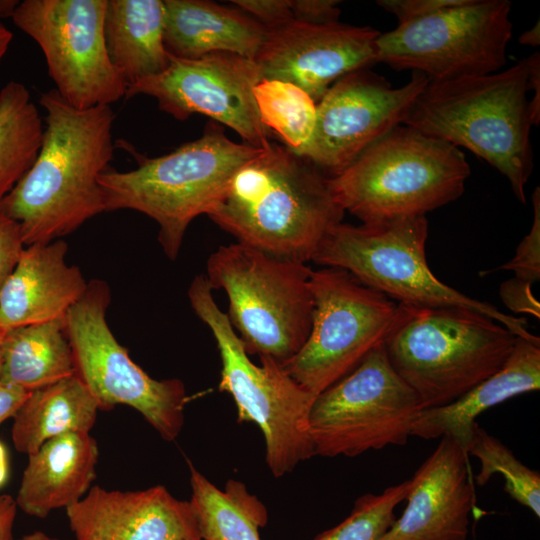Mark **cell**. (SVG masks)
<instances>
[{
	"label": "cell",
	"instance_id": "16",
	"mask_svg": "<svg viewBox=\"0 0 540 540\" xmlns=\"http://www.w3.org/2000/svg\"><path fill=\"white\" fill-rule=\"evenodd\" d=\"M261 80L256 62L236 54L215 52L197 59L170 55L162 73L129 86L125 99L153 97L160 110L178 120L206 115L233 129L243 143L262 148L272 134L260 120L254 97Z\"/></svg>",
	"mask_w": 540,
	"mask_h": 540
},
{
	"label": "cell",
	"instance_id": "43",
	"mask_svg": "<svg viewBox=\"0 0 540 540\" xmlns=\"http://www.w3.org/2000/svg\"><path fill=\"white\" fill-rule=\"evenodd\" d=\"M12 39V32L0 22V61L6 54Z\"/></svg>",
	"mask_w": 540,
	"mask_h": 540
},
{
	"label": "cell",
	"instance_id": "32",
	"mask_svg": "<svg viewBox=\"0 0 540 540\" xmlns=\"http://www.w3.org/2000/svg\"><path fill=\"white\" fill-rule=\"evenodd\" d=\"M533 224L530 232L520 242L515 256L498 269L514 272V279L532 285L540 278V189L532 195Z\"/></svg>",
	"mask_w": 540,
	"mask_h": 540
},
{
	"label": "cell",
	"instance_id": "27",
	"mask_svg": "<svg viewBox=\"0 0 540 540\" xmlns=\"http://www.w3.org/2000/svg\"><path fill=\"white\" fill-rule=\"evenodd\" d=\"M188 463L189 502L202 540H261L259 529L268 521L265 506L242 483L229 480L222 491Z\"/></svg>",
	"mask_w": 540,
	"mask_h": 540
},
{
	"label": "cell",
	"instance_id": "40",
	"mask_svg": "<svg viewBox=\"0 0 540 540\" xmlns=\"http://www.w3.org/2000/svg\"><path fill=\"white\" fill-rule=\"evenodd\" d=\"M17 508L15 498L8 494L0 496V540H15L14 523Z\"/></svg>",
	"mask_w": 540,
	"mask_h": 540
},
{
	"label": "cell",
	"instance_id": "25",
	"mask_svg": "<svg viewBox=\"0 0 540 540\" xmlns=\"http://www.w3.org/2000/svg\"><path fill=\"white\" fill-rule=\"evenodd\" d=\"M98 410L96 399L76 373L31 391L13 416V445L28 456L57 436L89 433Z\"/></svg>",
	"mask_w": 540,
	"mask_h": 540
},
{
	"label": "cell",
	"instance_id": "11",
	"mask_svg": "<svg viewBox=\"0 0 540 540\" xmlns=\"http://www.w3.org/2000/svg\"><path fill=\"white\" fill-rule=\"evenodd\" d=\"M309 286L311 331L298 353L282 367L317 396L385 342L399 305L340 268L312 270Z\"/></svg>",
	"mask_w": 540,
	"mask_h": 540
},
{
	"label": "cell",
	"instance_id": "24",
	"mask_svg": "<svg viewBox=\"0 0 540 540\" xmlns=\"http://www.w3.org/2000/svg\"><path fill=\"white\" fill-rule=\"evenodd\" d=\"M163 27V0H107L105 47L127 88L168 67Z\"/></svg>",
	"mask_w": 540,
	"mask_h": 540
},
{
	"label": "cell",
	"instance_id": "19",
	"mask_svg": "<svg viewBox=\"0 0 540 540\" xmlns=\"http://www.w3.org/2000/svg\"><path fill=\"white\" fill-rule=\"evenodd\" d=\"M467 455L442 437L410 479L402 515L380 540H466L474 507Z\"/></svg>",
	"mask_w": 540,
	"mask_h": 540
},
{
	"label": "cell",
	"instance_id": "41",
	"mask_svg": "<svg viewBox=\"0 0 540 540\" xmlns=\"http://www.w3.org/2000/svg\"><path fill=\"white\" fill-rule=\"evenodd\" d=\"M518 41L520 42V44H523V45H528L532 47L539 46L540 44L539 21H537V23L532 28L522 33Z\"/></svg>",
	"mask_w": 540,
	"mask_h": 540
},
{
	"label": "cell",
	"instance_id": "34",
	"mask_svg": "<svg viewBox=\"0 0 540 540\" xmlns=\"http://www.w3.org/2000/svg\"><path fill=\"white\" fill-rule=\"evenodd\" d=\"M231 3L266 28L279 26L293 19L289 0H233Z\"/></svg>",
	"mask_w": 540,
	"mask_h": 540
},
{
	"label": "cell",
	"instance_id": "9",
	"mask_svg": "<svg viewBox=\"0 0 540 540\" xmlns=\"http://www.w3.org/2000/svg\"><path fill=\"white\" fill-rule=\"evenodd\" d=\"M212 291L205 275L200 274L190 283L188 298L216 341L221 359L219 390L232 396L239 423L259 426L266 464L275 477H282L314 456L309 414L316 395L299 385L273 358L262 356L260 365L253 363Z\"/></svg>",
	"mask_w": 540,
	"mask_h": 540
},
{
	"label": "cell",
	"instance_id": "35",
	"mask_svg": "<svg viewBox=\"0 0 540 540\" xmlns=\"http://www.w3.org/2000/svg\"><path fill=\"white\" fill-rule=\"evenodd\" d=\"M463 0H379L377 4L394 14L398 23H406L457 5Z\"/></svg>",
	"mask_w": 540,
	"mask_h": 540
},
{
	"label": "cell",
	"instance_id": "5",
	"mask_svg": "<svg viewBox=\"0 0 540 540\" xmlns=\"http://www.w3.org/2000/svg\"><path fill=\"white\" fill-rule=\"evenodd\" d=\"M260 149L230 140L222 125L209 122L201 137L168 154L136 155L137 168L102 173L105 212L129 209L153 219L163 252L174 261L190 223L207 215L236 171Z\"/></svg>",
	"mask_w": 540,
	"mask_h": 540
},
{
	"label": "cell",
	"instance_id": "29",
	"mask_svg": "<svg viewBox=\"0 0 540 540\" xmlns=\"http://www.w3.org/2000/svg\"><path fill=\"white\" fill-rule=\"evenodd\" d=\"M254 97L263 125L299 155L314 130L316 103L298 86L279 80L262 79Z\"/></svg>",
	"mask_w": 540,
	"mask_h": 540
},
{
	"label": "cell",
	"instance_id": "8",
	"mask_svg": "<svg viewBox=\"0 0 540 540\" xmlns=\"http://www.w3.org/2000/svg\"><path fill=\"white\" fill-rule=\"evenodd\" d=\"M425 216L352 225L340 222L325 235L312 262L346 270L393 301L412 306L472 309L504 325L517 337L534 339L527 320L466 296L440 281L429 268Z\"/></svg>",
	"mask_w": 540,
	"mask_h": 540
},
{
	"label": "cell",
	"instance_id": "46",
	"mask_svg": "<svg viewBox=\"0 0 540 540\" xmlns=\"http://www.w3.org/2000/svg\"><path fill=\"white\" fill-rule=\"evenodd\" d=\"M2 341H3V333L0 331V375H1V368H2Z\"/></svg>",
	"mask_w": 540,
	"mask_h": 540
},
{
	"label": "cell",
	"instance_id": "2",
	"mask_svg": "<svg viewBox=\"0 0 540 540\" xmlns=\"http://www.w3.org/2000/svg\"><path fill=\"white\" fill-rule=\"evenodd\" d=\"M344 214L328 177L270 141L236 171L207 216L239 243L307 263Z\"/></svg>",
	"mask_w": 540,
	"mask_h": 540
},
{
	"label": "cell",
	"instance_id": "33",
	"mask_svg": "<svg viewBox=\"0 0 540 540\" xmlns=\"http://www.w3.org/2000/svg\"><path fill=\"white\" fill-rule=\"evenodd\" d=\"M26 247L20 225L0 208V288Z\"/></svg>",
	"mask_w": 540,
	"mask_h": 540
},
{
	"label": "cell",
	"instance_id": "22",
	"mask_svg": "<svg viewBox=\"0 0 540 540\" xmlns=\"http://www.w3.org/2000/svg\"><path fill=\"white\" fill-rule=\"evenodd\" d=\"M99 449L86 432L66 433L28 455L15 498L25 514L40 519L80 501L96 477Z\"/></svg>",
	"mask_w": 540,
	"mask_h": 540
},
{
	"label": "cell",
	"instance_id": "31",
	"mask_svg": "<svg viewBox=\"0 0 540 540\" xmlns=\"http://www.w3.org/2000/svg\"><path fill=\"white\" fill-rule=\"evenodd\" d=\"M409 487L410 479L380 494L358 497L348 517L314 540H380L396 520L395 508L406 499Z\"/></svg>",
	"mask_w": 540,
	"mask_h": 540
},
{
	"label": "cell",
	"instance_id": "36",
	"mask_svg": "<svg viewBox=\"0 0 540 540\" xmlns=\"http://www.w3.org/2000/svg\"><path fill=\"white\" fill-rule=\"evenodd\" d=\"M293 19L309 24L337 22L341 3L337 0H289Z\"/></svg>",
	"mask_w": 540,
	"mask_h": 540
},
{
	"label": "cell",
	"instance_id": "45",
	"mask_svg": "<svg viewBox=\"0 0 540 540\" xmlns=\"http://www.w3.org/2000/svg\"><path fill=\"white\" fill-rule=\"evenodd\" d=\"M17 540H63L56 537H52L42 531H34L28 534H25Z\"/></svg>",
	"mask_w": 540,
	"mask_h": 540
},
{
	"label": "cell",
	"instance_id": "18",
	"mask_svg": "<svg viewBox=\"0 0 540 540\" xmlns=\"http://www.w3.org/2000/svg\"><path fill=\"white\" fill-rule=\"evenodd\" d=\"M66 515L77 540H202L190 502L161 485L139 491L92 486Z\"/></svg>",
	"mask_w": 540,
	"mask_h": 540
},
{
	"label": "cell",
	"instance_id": "44",
	"mask_svg": "<svg viewBox=\"0 0 540 540\" xmlns=\"http://www.w3.org/2000/svg\"><path fill=\"white\" fill-rule=\"evenodd\" d=\"M19 3L18 0H0V18H12Z\"/></svg>",
	"mask_w": 540,
	"mask_h": 540
},
{
	"label": "cell",
	"instance_id": "1",
	"mask_svg": "<svg viewBox=\"0 0 540 540\" xmlns=\"http://www.w3.org/2000/svg\"><path fill=\"white\" fill-rule=\"evenodd\" d=\"M39 103L46 111L39 153L0 201L26 246L61 239L105 212L99 178L114 157L110 106L78 109L55 88L42 92Z\"/></svg>",
	"mask_w": 540,
	"mask_h": 540
},
{
	"label": "cell",
	"instance_id": "7",
	"mask_svg": "<svg viewBox=\"0 0 540 540\" xmlns=\"http://www.w3.org/2000/svg\"><path fill=\"white\" fill-rule=\"evenodd\" d=\"M307 263L239 242L208 258L206 279L228 297L225 312L248 355L281 365L298 353L312 327L313 298Z\"/></svg>",
	"mask_w": 540,
	"mask_h": 540
},
{
	"label": "cell",
	"instance_id": "12",
	"mask_svg": "<svg viewBox=\"0 0 540 540\" xmlns=\"http://www.w3.org/2000/svg\"><path fill=\"white\" fill-rule=\"evenodd\" d=\"M421 410L413 389L391 365L384 343L319 393L309 414L314 455L354 457L405 445Z\"/></svg>",
	"mask_w": 540,
	"mask_h": 540
},
{
	"label": "cell",
	"instance_id": "38",
	"mask_svg": "<svg viewBox=\"0 0 540 540\" xmlns=\"http://www.w3.org/2000/svg\"><path fill=\"white\" fill-rule=\"evenodd\" d=\"M29 393L0 380V425L13 418Z\"/></svg>",
	"mask_w": 540,
	"mask_h": 540
},
{
	"label": "cell",
	"instance_id": "28",
	"mask_svg": "<svg viewBox=\"0 0 540 540\" xmlns=\"http://www.w3.org/2000/svg\"><path fill=\"white\" fill-rule=\"evenodd\" d=\"M44 126L27 87L11 80L0 90V201L35 162Z\"/></svg>",
	"mask_w": 540,
	"mask_h": 540
},
{
	"label": "cell",
	"instance_id": "13",
	"mask_svg": "<svg viewBox=\"0 0 540 540\" xmlns=\"http://www.w3.org/2000/svg\"><path fill=\"white\" fill-rule=\"evenodd\" d=\"M510 11L507 0H463L398 24L379 35L378 62L422 73L430 82L498 72L512 37Z\"/></svg>",
	"mask_w": 540,
	"mask_h": 540
},
{
	"label": "cell",
	"instance_id": "3",
	"mask_svg": "<svg viewBox=\"0 0 540 540\" xmlns=\"http://www.w3.org/2000/svg\"><path fill=\"white\" fill-rule=\"evenodd\" d=\"M528 75L524 58L491 74L429 81L404 125L484 159L525 203L524 188L533 169Z\"/></svg>",
	"mask_w": 540,
	"mask_h": 540
},
{
	"label": "cell",
	"instance_id": "17",
	"mask_svg": "<svg viewBox=\"0 0 540 540\" xmlns=\"http://www.w3.org/2000/svg\"><path fill=\"white\" fill-rule=\"evenodd\" d=\"M379 35L369 26L291 19L267 28L254 61L262 79L294 84L317 104L338 79L378 62Z\"/></svg>",
	"mask_w": 540,
	"mask_h": 540
},
{
	"label": "cell",
	"instance_id": "37",
	"mask_svg": "<svg viewBox=\"0 0 540 540\" xmlns=\"http://www.w3.org/2000/svg\"><path fill=\"white\" fill-rule=\"evenodd\" d=\"M499 294L505 306L513 312L540 317V304L532 293L531 285L512 278L501 284Z\"/></svg>",
	"mask_w": 540,
	"mask_h": 540
},
{
	"label": "cell",
	"instance_id": "6",
	"mask_svg": "<svg viewBox=\"0 0 540 540\" xmlns=\"http://www.w3.org/2000/svg\"><path fill=\"white\" fill-rule=\"evenodd\" d=\"M469 175L458 147L402 124L329 178V186L345 212L374 223L425 216L455 201Z\"/></svg>",
	"mask_w": 540,
	"mask_h": 540
},
{
	"label": "cell",
	"instance_id": "14",
	"mask_svg": "<svg viewBox=\"0 0 540 540\" xmlns=\"http://www.w3.org/2000/svg\"><path fill=\"white\" fill-rule=\"evenodd\" d=\"M107 0H24L12 20L41 48L56 91L78 109L110 106L127 85L104 41Z\"/></svg>",
	"mask_w": 540,
	"mask_h": 540
},
{
	"label": "cell",
	"instance_id": "15",
	"mask_svg": "<svg viewBox=\"0 0 540 540\" xmlns=\"http://www.w3.org/2000/svg\"><path fill=\"white\" fill-rule=\"evenodd\" d=\"M428 83L415 71L398 88L369 68L341 77L316 104L314 130L299 156L326 177L337 176L373 143L404 124Z\"/></svg>",
	"mask_w": 540,
	"mask_h": 540
},
{
	"label": "cell",
	"instance_id": "23",
	"mask_svg": "<svg viewBox=\"0 0 540 540\" xmlns=\"http://www.w3.org/2000/svg\"><path fill=\"white\" fill-rule=\"evenodd\" d=\"M168 54L197 59L227 52L254 60L267 28L242 10L205 0H163Z\"/></svg>",
	"mask_w": 540,
	"mask_h": 540
},
{
	"label": "cell",
	"instance_id": "30",
	"mask_svg": "<svg viewBox=\"0 0 540 540\" xmlns=\"http://www.w3.org/2000/svg\"><path fill=\"white\" fill-rule=\"evenodd\" d=\"M466 452L480 461V470L475 476L477 485L483 486L494 474H501L505 493L540 517L539 472L520 462L506 445L479 425L474 429Z\"/></svg>",
	"mask_w": 540,
	"mask_h": 540
},
{
	"label": "cell",
	"instance_id": "20",
	"mask_svg": "<svg viewBox=\"0 0 540 540\" xmlns=\"http://www.w3.org/2000/svg\"><path fill=\"white\" fill-rule=\"evenodd\" d=\"M67 243L58 239L26 246L0 288V331L65 319L83 296L86 282L78 267L65 261Z\"/></svg>",
	"mask_w": 540,
	"mask_h": 540
},
{
	"label": "cell",
	"instance_id": "10",
	"mask_svg": "<svg viewBox=\"0 0 540 540\" xmlns=\"http://www.w3.org/2000/svg\"><path fill=\"white\" fill-rule=\"evenodd\" d=\"M110 301L109 285L94 279L65 316L76 375L99 409L132 407L164 440L173 441L184 425L185 386L176 378L150 377L130 358L106 321Z\"/></svg>",
	"mask_w": 540,
	"mask_h": 540
},
{
	"label": "cell",
	"instance_id": "26",
	"mask_svg": "<svg viewBox=\"0 0 540 540\" xmlns=\"http://www.w3.org/2000/svg\"><path fill=\"white\" fill-rule=\"evenodd\" d=\"M75 373L65 319L21 326L3 334L1 381L31 392Z\"/></svg>",
	"mask_w": 540,
	"mask_h": 540
},
{
	"label": "cell",
	"instance_id": "4",
	"mask_svg": "<svg viewBox=\"0 0 540 540\" xmlns=\"http://www.w3.org/2000/svg\"><path fill=\"white\" fill-rule=\"evenodd\" d=\"M384 347L421 410L447 405L496 373L517 336L472 309L398 303Z\"/></svg>",
	"mask_w": 540,
	"mask_h": 540
},
{
	"label": "cell",
	"instance_id": "39",
	"mask_svg": "<svg viewBox=\"0 0 540 540\" xmlns=\"http://www.w3.org/2000/svg\"><path fill=\"white\" fill-rule=\"evenodd\" d=\"M529 67L530 91H533L529 100V111L533 125L540 123V53L535 52L527 57Z\"/></svg>",
	"mask_w": 540,
	"mask_h": 540
},
{
	"label": "cell",
	"instance_id": "21",
	"mask_svg": "<svg viewBox=\"0 0 540 540\" xmlns=\"http://www.w3.org/2000/svg\"><path fill=\"white\" fill-rule=\"evenodd\" d=\"M539 388L540 340L517 337L511 354L496 373L447 405L420 410L411 436L426 440L451 437L466 451L481 413Z\"/></svg>",
	"mask_w": 540,
	"mask_h": 540
},
{
	"label": "cell",
	"instance_id": "42",
	"mask_svg": "<svg viewBox=\"0 0 540 540\" xmlns=\"http://www.w3.org/2000/svg\"><path fill=\"white\" fill-rule=\"evenodd\" d=\"M8 477H9L8 452L5 445L0 440V488L6 484Z\"/></svg>",
	"mask_w": 540,
	"mask_h": 540
}]
</instances>
